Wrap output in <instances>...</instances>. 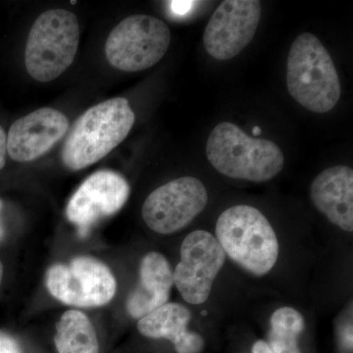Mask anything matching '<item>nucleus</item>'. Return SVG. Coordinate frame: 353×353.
I'll use <instances>...</instances> for the list:
<instances>
[{
	"mask_svg": "<svg viewBox=\"0 0 353 353\" xmlns=\"http://www.w3.org/2000/svg\"><path fill=\"white\" fill-rule=\"evenodd\" d=\"M170 9L172 13L176 16H185L192 10L196 2L194 1H170Z\"/></svg>",
	"mask_w": 353,
	"mask_h": 353,
	"instance_id": "nucleus-19",
	"label": "nucleus"
},
{
	"mask_svg": "<svg viewBox=\"0 0 353 353\" xmlns=\"http://www.w3.org/2000/svg\"><path fill=\"white\" fill-rule=\"evenodd\" d=\"M2 277H3V266H2V263L0 262V285H1Z\"/></svg>",
	"mask_w": 353,
	"mask_h": 353,
	"instance_id": "nucleus-24",
	"label": "nucleus"
},
{
	"mask_svg": "<svg viewBox=\"0 0 353 353\" xmlns=\"http://www.w3.org/2000/svg\"><path fill=\"white\" fill-rule=\"evenodd\" d=\"M2 208H3V201H2L1 199H0V240H1L2 236H3V234H4L3 223H2V219H1Z\"/></svg>",
	"mask_w": 353,
	"mask_h": 353,
	"instance_id": "nucleus-23",
	"label": "nucleus"
},
{
	"mask_svg": "<svg viewBox=\"0 0 353 353\" xmlns=\"http://www.w3.org/2000/svg\"><path fill=\"white\" fill-rule=\"evenodd\" d=\"M343 343L347 350H352V324L348 325L343 333Z\"/></svg>",
	"mask_w": 353,
	"mask_h": 353,
	"instance_id": "nucleus-22",
	"label": "nucleus"
},
{
	"mask_svg": "<svg viewBox=\"0 0 353 353\" xmlns=\"http://www.w3.org/2000/svg\"><path fill=\"white\" fill-rule=\"evenodd\" d=\"M269 343L274 353H301L299 336L303 334L305 322L299 311L292 307H281L271 316Z\"/></svg>",
	"mask_w": 353,
	"mask_h": 353,
	"instance_id": "nucleus-17",
	"label": "nucleus"
},
{
	"mask_svg": "<svg viewBox=\"0 0 353 353\" xmlns=\"http://www.w3.org/2000/svg\"><path fill=\"white\" fill-rule=\"evenodd\" d=\"M69 120L54 108L37 109L14 122L7 136V153L14 161L31 162L43 157L66 134Z\"/></svg>",
	"mask_w": 353,
	"mask_h": 353,
	"instance_id": "nucleus-12",
	"label": "nucleus"
},
{
	"mask_svg": "<svg viewBox=\"0 0 353 353\" xmlns=\"http://www.w3.org/2000/svg\"><path fill=\"white\" fill-rule=\"evenodd\" d=\"M190 320L189 308L180 303H166L141 318L138 330L146 338L170 341L178 353H201L205 341L201 334L188 330Z\"/></svg>",
	"mask_w": 353,
	"mask_h": 353,
	"instance_id": "nucleus-15",
	"label": "nucleus"
},
{
	"mask_svg": "<svg viewBox=\"0 0 353 353\" xmlns=\"http://www.w3.org/2000/svg\"><path fill=\"white\" fill-rule=\"evenodd\" d=\"M252 353H274L270 345L265 341H255L253 345Z\"/></svg>",
	"mask_w": 353,
	"mask_h": 353,
	"instance_id": "nucleus-21",
	"label": "nucleus"
},
{
	"mask_svg": "<svg viewBox=\"0 0 353 353\" xmlns=\"http://www.w3.org/2000/svg\"><path fill=\"white\" fill-rule=\"evenodd\" d=\"M58 353H99V345L92 322L85 313L68 310L57 323L54 336Z\"/></svg>",
	"mask_w": 353,
	"mask_h": 353,
	"instance_id": "nucleus-16",
	"label": "nucleus"
},
{
	"mask_svg": "<svg viewBox=\"0 0 353 353\" xmlns=\"http://www.w3.org/2000/svg\"><path fill=\"white\" fill-rule=\"evenodd\" d=\"M80 41V27L71 11L52 9L34 21L25 50V65L34 80H55L73 63Z\"/></svg>",
	"mask_w": 353,
	"mask_h": 353,
	"instance_id": "nucleus-5",
	"label": "nucleus"
},
{
	"mask_svg": "<svg viewBox=\"0 0 353 353\" xmlns=\"http://www.w3.org/2000/svg\"><path fill=\"white\" fill-rule=\"evenodd\" d=\"M7 154V136L3 128L0 126V170L6 166Z\"/></svg>",
	"mask_w": 353,
	"mask_h": 353,
	"instance_id": "nucleus-20",
	"label": "nucleus"
},
{
	"mask_svg": "<svg viewBox=\"0 0 353 353\" xmlns=\"http://www.w3.org/2000/svg\"><path fill=\"white\" fill-rule=\"evenodd\" d=\"M253 134H254L255 136H259V134H261V130H260V128L255 127L254 129H253Z\"/></svg>",
	"mask_w": 353,
	"mask_h": 353,
	"instance_id": "nucleus-25",
	"label": "nucleus"
},
{
	"mask_svg": "<svg viewBox=\"0 0 353 353\" xmlns=\"http://www.w3.org/2000/svg\"><path fill=\"white\" fill-rule=\"evenodd\" d=\"M129 196L130 185L124 176L110 170L95 172L72 196L67 218L78 228L80 236H87L99 221L117 213Z\"/></svg>",
	"mask_w": 353,
	"mask_h": 353,
	"instance_id": "nucleus-11",
	"label": "nucleus"
},
{
	"mask_svg": "<svg viewBox=\"0 0 353 353\" xmlns=\"http://www.w3.org/2000/svg\"><path fill=\"white\" fill-rule=\"evenodd\" d=\"M136 116L123 97L92 106L76 121L62 148V162L72 171L97 163L127 138Z\"/></svg>",
	"mask_w": 353,
	"mask_h": 353,
	"instance_id": "nucleus-1",
	"label": "nucleus"
},
{
	"mask_svg": "<svg viewBox=\"0 0 353 353\" xmlns=\"http://www.w3.org/2000/svg\"><path fill=\"white\" fill-rule=\"evenodd\" d=\"M215 232L225 254L248 273L262 277L277 263V234L259 209L250 205L226 209L216 222Z\"/></svg>",
	"mask_w": 353,
	"mask_h": 353,
	"instance_id": "nucleus-4",
	"label": "nucleus"
},
{
	"mask_svg": "<svg viewBox=\"0 0 353 353\" xmlns=\"http://www.w3.org/2000/svg\"><path fill=\"white\" fill-rule=\"evenodd\" d=\"M46 287L62 303L77 307H99L112 301L117 284L108 266L92 257H77L69 265L57 264L46 273Z\"/></svg>",
	"mask_w": 353,
	"mask_h": 353,
	"instance_id": "nucleus-7",
	"label": "nucleus"
},
{
	"mask_svg": "<svg viewBox=\"0 0 353 353\" xmlns=\"http://www.w3.org/2000/svg\"><path fill=\"white\" fill-rule=\"evenodd\" d=\"M206 155L222 175L250 182L271 180L285 164L284 154L275 143L252 138L230 122L219 123L211 132Z\"/></svg>",
	"mask_w": 353,
	"mask_h": 353,
	"instance_id": "nucleus-2",
	"label": "nucleus"
},
{
	"mask_svg": "<svg viewBox=\"0 0 353 353\" xmlns=\"http://www.w3.org/2000/svg\"><path fill=\"white\" fill-rule=\"evenodd\" d=\"M173 285L174 272L166 257L161 253H148L141 262L138 287L128 297V312L141 319L168 303Z\"/></svg>",
	"mask_w": 353,
	"mask_h": 353,
	"instance_id": "nucleus-14",
	"label": "nucleus"
},
{
	"mask_svg": "<svg viewBox=\"0 0 353 353\" xmlns=\"http://www.w3.org/2000/svg\"><path fill=\"white\" fill-rule=\"evenodd\" d=\"M257 0H226L211 16L203 34V44L214 59L229 60L240 54L254 38L261 19Z\"/></svg>",
	"mask_w": 353,
	"mask_h": 353,
	"instance_id": "nucleus-10",
	"label": "nucleus"
},
{
	"mask_svg": "<svg viewBox=\"0 0 353 353\" xmlns=\"http://www.w3.org/2000/svg\"><path fill=\"white\" fill-rule=\"evenodd\" d=\"M315 208L345 232L353 231V170L347 166L325 169L311 183Z\"/></svg>",
	"mask_w": 353,
	"mask_h": 353,
	"instance_id": "nucleus-13",
	"label": "nucleus"
},
{
	"mask_svg": "<svg viewBox=\"0 0 353 353\" xmlns=\"http://www.w3.org/2000/svg\"><path fill=\"white\" fill-rule=\"evenodd\" d=\"M208 203L205 185L194 176H182L153 190L143 202V221L155 233L170 234L190 225Z\"/></svg>",
	"mask_w": 353,
	"mask_h": 353,
	"instance_id": "nucleus-8",
	"label": "nucleus"
},
{
	"mask_svg": "<svg viewBox=\"0 0 353 353\" xmlns=\"http://www.w3.org/2000/svg\"><path fill=\"white\" fill-rule=\"evenodd\" d=\"M0 353H21L19 345L12 336L0 332Z\"/></svg>",
	"mask_w": 353,
	"mask_h": 353,
	"instance_id": "nucleus-18",
	"label": "nucleus"
},
{
	"mask_svg": "<svg viewBox=\"0 0 353 353\" xmlns=\"http://www.w3.org/2000/svg\"><path fill=\"white\" fill-rule=\"evenodd\" d=\"M287 87L292 99L312 112H329L340 101L341 81L333 59L310 32L297 37L290 46Z\"/></svg>",
	"mask_w": 353,
	"mask_h": 353,
	"instance_id": "nucleus-3",
	"label": "nucleus"
},
{
	"mask_svg": "<svg viewBox=\"0 0 353 353\" xmlns=\"http://www.w3.org/2000/svg\"><path fill=\"white\" fill-rule=\"evenodd\" d=\"M170 43L171 32L166 23L152 16L137 14L114 28L104 50L114 68L139 72L158 63Z\"/></svg>",
	"mask_w": 353,
	"mask_h": 353,
	"instance_id": "nucleus-6",
	"label": "nucleus"
},
{
	"mask_svg": "<svg viewBox=\"0 0 353 353\" xmlns=\"http://www.w3.org/2000/svg\"><path fill=\"white\" fill-rule=\"evenodd\" d=\"M225 260L226 254L212 234L197 230L185 236L174 284L187 303L197 305L208 301Z\"/></svg>",
	"mask_w": 353,
	"mask_h": 353,
	"instance_id": "nucleus-9",
	"label": "nucleus"
}]
</instances>
